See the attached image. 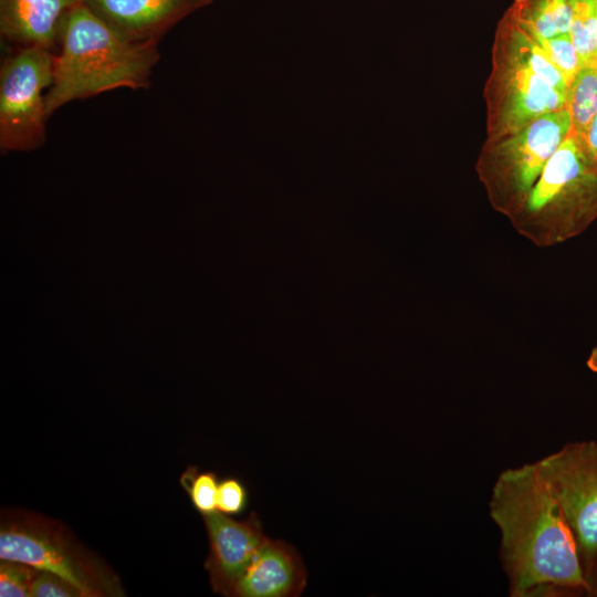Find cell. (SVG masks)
<instances>
[{
  "mask_svg": "<svg viewBox=\"0 0 597 597\" xmlns=\"http://www.w3.org/2000/svg\"><path fill=\"white\" fill-rule=\"evenodd\" d=\"M489 514L511 597L590 596L572 528L536 462L498 475Z\"/></svg>",
  "mask_w": 597,
  "mask_h": 597,
  "instance_id": "6da1fadb",
  "label": "cell"
},
{
  "mask_svg": "<svg viewBox=\"0 0 597 597\" xmlns=\"http://www.w3.org/2000/svg\"><path fill=\"white\" fill-rule=\"evenodd\" d=\"M46 117L61 106L116 88H147L159 59L156 41L117 32L84 2L71 8L59 31Z\"/></svg>",
  "mask_w": 597,
  "mask_h": 597,
  "instance_id": "7a4b0ae2",
  "label": "cell"
},
{
  "mask_svg": "<svg viewBox=\"0 0 597 597\" xmlns=\"http://www.w3.org/2000/svg\"><path fill=\"white\" fill-rule=\"evenodd\" d=\"M597 218V161L584 136L570 129L511 217L540 244L582 233Z\"/></svg>",
  "mask_w": 597,
  "mask_h": 597,
  "instance_id": "3957f363",
  "label": "cell"
},
{
  "mask_svg": "<svg viewBox=\"0 0 597 597\" xmlns=\"http://www.w3.org/2000/svg\"><path fill=\"white\" fill-rule=\"evenodd\" d=\"M0 559L55 574L74 585L83 597L124 595L119 579L100 557L64 524L38 513H2Z\"/></svg>",
  "mask_w": 597,
  "mask_h": 597,
  "instance_id": "277c9868",
  "label": "cell"
},
{
  "mask_svg": "<svg viewBox=\"0 0 597 597\" xmlns=\"http://www.w3.org/2000/svg\"><path fill=\"white\" fill-rule=\"evenodd\" d=\"M570 132L567 108L544 114L521 130L486 139L476 164L493 207L510 218Z\"/></svg>",
  "mask_w": 597,
  "mask_h": 597,
  "instance_id": "5b68a950",
  "label": "cell"
},
{
  "mask_svg": "<svg viewBox=\"0 0 597 597\" xmlns=\"http://www.w3.org/2000/svg\"><path fill=\"white\" fill-rule=\"evenodd\" d=\"M54 54L39 46L20 48L0 72V147L32 150L45 140V95L53 82Z\"/></svg>",
  "mask_w": 597,
  "mask_h": 597,
  "instance_id": "8992f818",
  "label": "cell"
},
{
  "mask_svg": "<svg viewBox=\"0 0 597 597\" xmlns=\"http://www.w3.org/2000/svg\"><path fill=\"white\" fill-rule=\"evenodd\" d=\"M536 463L572 528L588 582L597 562V441L568 442Z\"/></svg>",
  "mask_w": 597,
  "mask_h": 597,
  "instance_id": "52a82bcc",
  "label": "cell"
},
{
  "mask_svg": "<svg viewBox=\"0 0 597 597\" xmlns=\"http://www.w3.org/2000/svg\"><path fill=\"white\" fill-rule=\"evenodd\" d=\"M484 97L486 139L514 134L544 114L566 108V94L540 77L496 39Z\"/></svg>",
  "mask_w": 597,
  "mask_h": 597,
  "instance_id": "ba28073f",
  "label": "cell"
},
{
  "mask_svg": "<svg viewBox=\"0 0 597 597\" xmlns=\"http://www.w3.org/2000/svg\"><path fill=\"white\" fill-rule=\"evenodd\" d=\"M209 540L205 562L214 593L233 596L238 580L269 540L255 512L237 521L218 511L203 515Z\"/></svg>",
  "mask_w": 597,
  "mask_h": 597,
  "instance_id": "9c48e42d",
  "label": "cell"
},
{
  "mask_svg": "<svg viewBox=\"0 0 597 597\" xmlns=\"http://www.w3.org/2000/svg\"><path fill=\"white\" fill-rule=\"evenodd\" d=\"M212 0H84L103 21L137 41H156Z\"/></svg>",
  "mask_w": 597,
  "mask_h": 597,
  "instance_id": "30bf717a",
  "label": "cell"
},
{
  "mask_svg": "<svg viewBox=\"0 0 597 597\" xmlns=\"http://www.w3.org/2000/svg\"><path fill=\"white\" fill-rule=\"evenodd\" d=\"M307 583L297 551L282 540H268L237 583L238 597H296Z\"/></svg>",
  "mask_w": 597,
  "mask_h": 597,
  "instance_id": "8fae6325",
  "label": "cell"
},
{
  "mask_svg": "<svg viewBox=\"0 0 597 597\" xmlns=\"http://www.w3.org/2000/svg\"><path fill=\"white\" fill-rule=\"evenodd\" d=\"M81 2L84 0H0L1 36L20 48L53 52L64 15Z\"/></svg>",
  "mask_w": 597,
  "mask_h": 597,
  "instance_id": "7c38bea8",
  "label": "cell"
},
{
  "mask_svg": "<svg viewBox=\"0 0 597 597\" xmlns=\"http://www.w3.org/2000/svg\"><path fill=\"white\" fill-rule=\"evenodd\" d=\"M506 11L534 35L552 38L569 30V0H514Z\"/></svg>",
  "mask_w": 597,
  "mask_h": 597,
  "instance_id": "4fadbf2b",
  "label": "cell"
},
{
  "mask_svg": "<svg viewBox=\"0 0 597 597\" xmlns=\"http://www.w3.org/2000/svg\"><path fill=\"white\" fill-rule=\"evenodd\" d=\"M570 129L584 136L597 116V72L593 65L582 66L566 93Z\"/></svg>",
  "mask_w": 597,
  "mask_h": 597,
  "instance_id": "5bb4252c",
  "label": "cell"
},
{
  "mask_svg": "<svg viewBox=\"0 0 597 597\" xmlns=\"http://www.w3.org/2000/svg\"><path fill=\"white\" fill-rule=\"evenodd\" d=\"M568 33L578 53L580 67L593 65L597 53L596 0H569Z\"/></svg>",
  "mask_w": 597,
  "mask_h": 597,
  "instance_id": "9a60e30c",
  "label": "cell"
},
{
  "mask_svg": "<svg viewBox=\"0 0 597 597\" xmlns=\"http://www.w3.org/2000/svg\"><path fill=\"white\" fill-rule=\"evenodd\" d=\"M180 484L193 507L203 516L217 511L219 480L214 472L189 467L180 476Z\"/></svg>",
  "mask_w": 597,
  "mask_h": 597,
  "instance_id": "2e32d148",
  "label": "cell"
},
{
  "mask_svg": "<svg viewBox=\"0 0 597 597\" xmlns=\"http://www.w3.org/2000/svg\"><path fill=\"white\" fill-rule=\"evenodd\" d=\"M531 35L540 44L553 65L561 72L568 86L580 69L579 56L569 33L552 38Z\"/></svg>",
  "mask_w": 597,
  "mask_h": 597,
  "instance_id": "e0dca14e",
  "label": "cell"
},
{
  "mask_svg": "<svg viewBox=\"0 0 597 597\" xmlns=\"http://www.w3.org/2000/svg\"><path fill=\"white\" fill-rule=\"evenodd\" d=\"M39 569L17 561L0 562V596L30 597L31 587Z\"/></svg>",
  "mask_w": 597,
  "mask_h": 597,
  "instance_id": "ac0fdd59",
  "label": "cell"
},
{
  "mask_svg": "<svg viewBox=\"0 0 597 597\" xmlns=\"http://www.w3.org/2000/svg\"><path fill=\"white\" fill-rule=\"evenodd\" d=\"M249 493L245 485L234 476L219 481L217 492V511L226 515L240 514L245 511Z\"/></svg>",
  "mask_w": 597,
  "mask_h": 597,
  "instance_id": "d6986e66",
  "label": "cell"
},
{
  "mask_svg": "<svg viewBox=\"0 0 597 597\" xmlns=\"http://www.w3.org/2000/svg\"><path fill=\"white\" fill-rule=\"evenodd\" d=\"M31 597H83L81 591L64 578L39 570L33 579Z\"/></svg>",
  "mask_w": 597,
  "mask_h": 597,
  "instance_id": "ffe728a7",
  "label": "cell"
},
{
  "mask_svg": "<svg viewBox=\"0 0 597 597\" xmlns=\"http://www.w3.org/2000/svg\"><path fill=\"white\" fill-rule=\"evenodd\" d=\"M586 144L597 161V116L590 123L587 132L584 135Z\"/></svg>",
  "mask_w": 597,
  "mask_h": 597,
  "instance_id": "44dd1931",
  "label": "cell"
},
{
  "mask_svg": "<svg viewBox=\"0 0 597 597\" xmlns=\"http://www.w3.org/2000/svg\"><path fill=\"white\" fill-rule=\"evenodd\" d=\"M588 584L590 587V596H597V562L588 577Z\"/></svg>",
  "mask_w": 597,
  "mask_h": 597,
  "instance_id": "7402d4cb",
  "label": "cell"
},
{
  "mask_svg": "<svg viewBox=\"0 0 597 597\" xmlns=\"http://www.w3.org/2000/svg\"><path fill=\"white\" fill-rule=\"evenodd\" d=\"M587 367L593 371L597 373V346L593 348L591 353L587 358Z\"/></svg>",
  "mask_w": 597,
  "mask_h": 597,
  "instance_id": "603a6c76",
  "label": "cell"
},
{
  "mask_svg": "<svg viewBox=\"0 0 597 597\" xmlns=\"http://www.w3.org/2000/svg\"><path fill=\"white\" fill-rule=\"evenodd\" d=\"M593 66H594V69H595L596 72H597V53H596V55H595V59H594V62H593Z\"/></svg>",
  "mask_w": 597,
  "mask_h": 597,
  "instance_id": "cb8c5ba5",
  "label": "cell"
},
{
  "mask_svg": "<svg viewBox=\"0 0 597 597\" xmlns=\"http://www.w3.org/2000/svg\"><path fill=\"white\" fill-rule=\"evenodd\" d=\"M596 4H597V0H596Z\"/></svg>",
  "mask_w": 597,
  "mask_h": 597,
  "instance_id": "d4e9b609",
  "label": "cell"
}]
</instances>
